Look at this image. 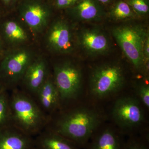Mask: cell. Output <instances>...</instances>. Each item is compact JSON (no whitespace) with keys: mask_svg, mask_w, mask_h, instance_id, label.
<instances>
[{"mask_svg":"<svg viewBox=\"0 0 149 149\" xmlns=\"http://www.w3.org/2000/svg\"><path fill=\"white\" fill-rule=\"evenodd\" d=\"M100 123L98 115L85 108H77L66 112L49 130L66 138L77 146L86 145Z\"/></svg>","mask_w":149,"mask_h":149,"instance_id":"6da1fadb","label":"cell"},{"mask_svg":"<svg viewBox=\"0 0 149 149\" xmlns=\"http://www.w3.org/2000/svg\"><path fill=\"white\" fill-rule=\"evenodd\" d=\"M134 12L140 15H146L149 13V0H125Z\"/></svg>","mask_w":149,"mask_h":149,"instance_id":"ffe728a7","label":"cell"},{"mask_svg":"<svg viewBox=\"0 0 149 149\" xmlns=\"http://www.w3.org/2000/svg\"><path fill=\"white\" fill-rule=\"evenodd\" d=\"M36 97L38 102L45 113H52L58 106L60 99L53 79L50 74L38 91Z\"/></svg>","mask_w":149,"mask_h":149,"instance_id":"4fadbf2b","label":"cell"},{"mask_svg":"<svg viewBox=\"0 0 149 149\" xmlns=\"http://www.w3.org/2000/svg\"><path fill=\"white\" fill-rule=\"evenodd\" d=\"M5 90H0V129L12 125L9 97Z\"/></svg>","mask_w":149,"mask_h":149,"instance_id":"ac0fdd59","label":"cell"},{"mask_svg":"<svg viewBox=\"0 0 149 149\" xmlns=\"http://www.w3.org/2000/svg\"><path fill=\"white\" fill-rule=\"evenodd\" d=\"M49 74L47 63L44 58H34L22 79L25 93L36 97L38 91Z\"/></svg>","mask_w":149,"mask_h":149,"instance_id":"30bf717a","label":"cell"},{"mask_svg":"<svg viewBox=\"0 0 149 149\" xmlns=\"http://www.w3.org/2000/svg\"><path fill=\"white\" fill-rule=\"evenodd\" d=\"M19 0H0L3 4L7 6H11L15 4Z\"/></svg>","mask_w":149,"mask_h":149,"instance_id":"cb8c5ba5","label":"cell"},{"mask_svg":"<svg viewBox=\"0 0 149 149\" xmlns=\"http://www.w3.org/2000/svg\"><path fill=\"white\" fill-rule=\"evenodd\" d=\"M9 103L12 125L28 136L41 133L47 124L45 112L25 92L14 91Z\"/></svg>","mask_w":149,"mask_h":149,"instance_id":"7a4b0ae2","label":"cell"},{"mask_svg":"<svg viewBox=\"0 0 149 149\" xmlns=\"http://www.w3.org/2000/svg\"><path fill=\"white\" fill-rule=\"evenodd\" d=\"M125 149H148L143 142L138 140H133L130 141L125 145Z\"/></svg>","mask_w":149,"mask_h":149,"instance_id":"603a6c76","label":"cell"},{"mask_svg":"<svg viewBox=\"0 0 149 149\" xmlns=\"http://www.w3.org/2000/svg\"><path fill=\"white\" fill-rule=\"evenodd\" d=\"M53 77L60 101L75 100L80 95L83 76L81 69L77 65L70 61L56 64Z\"/></svg>","mask_w":149,"mask_h":149,"instance_id":"5b68a950","label":"cell"},{"mask_svg":"<svg viewBox=\"0 0 149 149\" xmlns=\"http://www.w3.org/2000/svg\"><path fill=\"white\" fill-rule=\"evenodd\" d=\"M138 95L141 101L147 108L149 107V86L148 84L143 83L139 85L137 89Z\"/></svg>","mask_w":149,"mask_h":149,"instance_id":"44dd1931","label":"cell"},{"mask_svg":"<svg viewBox=\"0 0 149 149\" xmlns=\"http://www.w3.org/2000/svg\"><path fill=\"white\" fill-rule=\"evenodd\" d=\"M0 35L3 42L10 45H18L27 42L28 33L18 22L9 19L2 22L0 26Z\"/></svg>","mask_w":149,"mask_h":149,"instance_id":"9a60e30c","label":"cell"},{"mask_svg":"<svg viewBox=\"0 0 149 149\" xmlns=\"http://www.w3.org/2000/svg\"><path fill=\"white\" fill-rule=\"evenodd\" d=\"M79 41L83 49L91 56L104 54L111 47L107 36L97 29H84L80 33Z\"/></svg>","mask_w":149,"mask_h":149,"instance_id":"8fae6325","label":"cell"},{"mask_svg":"<svg viewBox=\"0 0 149 149\" xmlns=\"http://www.w3.org/2000/svg\"><path fill=\"white\" fill-rule=\"evenodd\" d=\"M52 13L51 7L43 0H23L19 6L20 17L35 33H41L47 29Z\"/></svg>","mask_w":149,"mask_h":149,"instance_id":"52a82bcc","label":"cell"},{"mask_svg":"<svg viewBox=\"0 0 149 149\" xmlns=\"http://www.w3.org/2000/svg\"><path fill=\"white\" fill-rule=\"evenodd\" d=\"M112 115L116 123L126 129L139 125L144 119L140 102L131 97H123L117 100L113 109Z\"/></svg>","mask_w":149,"mask_h":149,"instance_id":"9c48e42d","label":"cell"},{"mask_svg":"<svg viewBox=\"0 0 149 149\" xmlns=\"http://www.w3.org/2000/svg\"><path fill=\"white\" fill-rule=\"evenodd\" d=\"M125 82L124 70L117 63H106L95 68L90 79L91 94L99 98L112 95L120 90Z\"/></svg>","mask_w":149,"mask_h":149,"instance_id":"277c9868","label":"cell"},{"mask_svg":"<svg viewBox=\"0 0 149 149\" xmlns=\"http://www.w3.org/2000/svg\"><path fill=\"white\" fill-rule=\"evenodd\" d=\"M4 43L0 35V53L3 51L4 48Z\"/></svg>","mask_w":149,"mask_h":149,"instance_id":"484cf974","label":"cell"},{"mask_svg":"<svg viewBox=\"0 0 149 149\" xmlns=\"http://www.w3.org/2000/svg\"><path fill=\"white\" fill-rule=\"evenodd\" d=\"M32 149H40L38 148H37V147H36L35 146H34V147H33V148H32Z\"/></svg>","mask_w":149,"mask_h":149,"instance_id":"83f0119b","label":"cell"},{"mask_svg":"<svg viewBox=\"0 0 149 149\" xmlns=\"http://www.w3.org/2000/svg\"><path fill=\"white\" fill-rule=\"evenodd\" d=\"M68 10L71 16L80 21H94L104 14L101 4L97 0H79Z\"/></svg>","mask_w":149,"mask_h":149,"instance_id":"5bb4252c","label":"cell"},{"mask_svg":"<svg viewBox=\"0 0 149 149\" xmlns=\"http://www.w3.org/2000/svg\"><path fill=\"white\" fill-rule=\"evenodd\" d=\"M34 58L31 51L24 48L7 53L0 61V80L4 87L13 86L21 82Z\"/></svg>","mask_w":149,"mask_h":149,"instance_id":"8992f818","label":"cell"},{"mask_svg":"<svg viewBox=\"0 0 149 149\" xmlns=\"http://www.w3.org/2000/svg\"><path fill=\"white\" fill-rule=\"evenodd\" d=\"M92 142L87 149H125V145L118 134L110 129L102 130L93 136Z\"/></svg>","mask_w":149,"mask_h":149,"instance_id":"e0dca14e","label":"cell"},{"mask_svg":"<svg viewBox=\"0 0 149 149\" xmlns=\"http://www.w3.org/2000/svg\"><path fill=\"white\" fill-rule=\"evenodd\" d=\"M112 34L133 66L139 69L145 67L144 48L148 32L141 26L123 25L114 28Z\"/></svg>","mask_w":149,"mask_h":149,"instance_id":"3957f363","label":"cell"},{"mask_svg":"<svg viewBox=\"0 0 149 149\" xmlns=\"http://www.w3.org/2000/svg\"><path fill=\"white\" fill-rule=\"evenodd\" d=\"M3 88H5L4 87L3 85L2 84V83L1 82V80H0V90Z\"/></svg>","mask_w":149,"mask_h":149,"instance_id":"4316f807","label":"cell"},{"mask_svg":"<svg viewBox=\"0 0 149 149\" xmlns=\"http://www.w3.org/2000/svg\"><path fill=\"white\" fill-rule=\"evenodd\" d=\"M34 146L31 136L13 125L0 129V149H32Z\"/></svg>","mask_w":149,"mask_h":149,"instance_id":"7c38bea8","label":"cell"},{"mask_svg":"<svg viewBox=\"0 0 149 149\" xmlns=\"http://www.w3.org/2000/svg\"><path fill=\"white\" fill-rule=\"evenodd\" d=\"M79 0H55L54 6L58 9H68L74 6Z\"/></svg>","mask_w":149,"mask_h":149,"instance_id":"7402d4cb","label":"cell"},{"mask_svg":"<svg viewBox=\"0 0 149 149\" xmlns=\"http://www.w3.org/2000/svg\"><path fill=\"white\" fill-rule=\"evenodd\" d=\"M97 1L101 5H107L111 2V0H97Z\"/></svg>","mask_w":149,"mask_h":149,"instance_id":"d4e9b609","label":"cell"},{"mask_svg":"<svg viewBox=\"0 0 149 149\" xmlns=\"http://www.w3.org/2000/svg\"><path fill=\"white\" fill-rule=\"evenodd\" d=\"M135 13L126 1L120 0L113 5L110 11L111 16L116 20H124L135 16Z\"/></svg>","mask_w":149,"mask_h":149,"instance_id":"d6986e66","label":"cell"},{"mask_svg":"<svg viewBox=\"0 0 149 149\" xmlns=\"http://www.w3.org/2000/svg\"><path fill=\"white\" fill-rule=\"evenodd\" d=\"M34 143L40 149H78L72 141L49 129L40 133Z\"/></svg>","mask_w":149,"mask_h":149,"instance_id":"2e32d148","label":"cell"},{"mask_svg":"<svg viewBox=\"0 0 149 149\" xmlns=\"http://www.w3.org/2000/svg\"><path fill=\"white\" fill-rule=\"evenodd\" d=\"M45 40L48 49L53 52L68 54L74 49L72 29L64 19H58L52 22L46 33Z\"/></svg>","mask_w":149,"mask_h":149,"instance_id":"ba28073f","label":"cell"}]
</instances>
